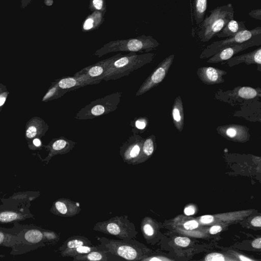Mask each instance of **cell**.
Here are the masks:
<instances>
[{
  "label": "cell",
  "mask_w": 261,
  "mask_h": 261,
  "mask_svg": "<svg viewBox=\"0 0 261 261\" xmlns=\"http://www.w3.org/2000/svg\"><path fill=\"white\" fill-rule=\"evenodd\" d=\"M155 55L154 53L137 54L133 52L122 55L111 64L102 80H115L127 76L134 70L151 62Z\"/></svg>",
  "instance_id": "1"
},
{
  "label": "cell",
  "mask_w": 261,
  "mask_h": 261,
  "mask_svg": "<svg viewBox=\"0 0 261 261\" xmlns=\"http://www.w3.org/2000/svg\"><path fill=\"white\" fill-rule=\"evenodd\" d=\"M210 15L203 19L198 26L196 34L202 42L210 41L234 18V10L231 4L215 8L210 11Z\"/></svg>",
  "instance_id": "2"
},
{
  "label": "cell",
  "mask_w": 261,
  "mask_h": 261,
  "mask_svg": "<svg viewBox=\"0 0 261 261\" xmlns=\"http://www.w3.org/2000/svg\"><path fill=\"white\" fill-rule=\"evenodd\" d=\"M159 45L158 41L151 36L141 35L127 39L110 41L97 49L94 55L101 57L107 54L116 51L148 53Z\"/></svg>",
  "instance_id": "3"
},
{
  "label": "cell",
  "mask_w": 261,
  "mask_h": 261,
  "mask_svg": "<svg viewBox=\"0 0 261 261\" xmlns=\"http://www.w3.org/2000/svg\"><path fill=\"white\" fill-rule=\"evenodd\" d=\"M103 250L128 260H141L147 255L145 246L135 239L114 240L96 237Z\"/></svg>",
  "instance_id": "4"
},
{
  "label": "cell",
  "mask_w": 261,
  "mask_h": 261,
  "mask_svg": "<svg viewBox=\"0 0 261 261\" xmlns=\"http://www.w3.org/2000/svg\"><path fill=\"white\" fill-rule=\"evenodd\" d=\"M93 229L122 240L135 239L138 233L135 224L126 215L116 216L109 220L98 222L94 225Z\"/></svg>",
  "instance_id": "5"
},
{
  "label": "cell",
  "mask_w": 261,
  "mask_h": 261,
  "mask_svg": "<svg viewBox=\"0 0 261 261\" xmlns=\"http://www.w3.org/2000/svg\"><path fill=\"white\" fill-rule=\"evenodd\" d=\"M122 94L116 92L91 101L77 112L75 118L91 119L114 111L120 102Z\"/></svg>",
  "instance_id": "6"
},
{
  "label": "cell",
  "mask_w": 261,
  "mask_h": 261,
  "mask_svg": "<svg viewBox=\"0 0 261 261\" xmlns=\"http://www.w3.org/2000/svg\"><path fill=\"white\" fill-rule=\"evenodd\" d=\"M259 34H261V27H260L250 30L241 31L233 37L212 42L203 49L199 58L201 59L208 58L227 47L243 43Z\"/></svg>",
  "instance_id": "7"
},
{
  "label": "cell",
  "mask_w": 261,
  "mask_h": 261,
  "mask_svg": "<svg viewBox=\"0 0 261 261\" xmlns=\"http://www.w3.org/2000/svg\"><path fill=\"white\" fill-rule=\"evenodd\" d=\"M174 58V55L172 54L160 62L140 86L135 96L136 97L140 96L159 85L167 75Z\"/></svg>",
  "instance_id": "8"
},
{
  "label": "cell",
  "mask_w": 261,
  "mask_h": 261,
  "mask_svg": "<svg viewBox=\"0 0 261 261\" xmlns=\"http://www.w3.org/2000/svg\"><path fill=\"white\" fill-rule=\"evenodd\" d=\"M261 44V34L253 36L243 43L227 47L209 58L208 63H218L226 61L237 54L248 48Z\"/></svg>",
  "instance_id": "9"
},
{
  "label": "cell",
  "mask_w": 261,
  "mask_h": 261,
  "mask_svg": "<svg viewBox=\"0 0 261 261\" xmlns=\"http://www.w3.org/2000/svg\"><path fill=\"white\" fill-rule=\"evenodd\" d=\"M144 138L133 133L120 147L119 153L123 161L129 165H135L142 149Z\"/></svg>",
  "instance_id": "10"
},
{
  "label": "cell",
  "mask_w": 261,
  "mask_h": 261,
  "mask_svg": "<svg viewBox=\"0 0 261 261\" xmlns=\"http://www.w3.org/2000/svg\"><path fill=\"white\" fill-rule=\"evenodd\" d=\"M122 54L118 53L109 58L102 60L94 64L86 67L74 75L84 74L94 81L95 84H98L102 80L103 75L111 65Z\"/></svg>",
  "instance_id": "11"
},
{
  "label": "cell",
  "mask_w": 261,
  "mask_h": 261,
  "mask_svg": "<svg viewBox=\"0 0 261 261\" xmlns=\"http://www.w3.org/2000/svg\"><path fill=\"white\" fill-rule=\"evenodd\" d=\"M216 130L218 134L230 140L245 142L250 138L249 129L241 124H231L219 126Z\"/></svg>",
  "instance_id": "12"
},
{
  "label": "cell",
  "mask_w": 261,
  "mask_h": 261,
  "mask_svg": "<svg viewBox=\"0 0 261 261\" xmlns=\"http://www.w3.org/2000/svg\"><path fill=\"white\" fill-rule=\"evenodd\" d=\"M82 209L80 203L68 198H62L55 201L51 212L55 215L63 217H71L79 214Z\"/></svg>",
  "instance_id": "13"
},
{
  "label": "cell",
  "mask_w": 261,
  "mask_h": 261,
  "mask_svg": "<svg viewBox=\"0 0 261 261\" xmlns=\"http://www.w3.org/2000/svg\"><path fill=\"white\" fill-rule=\"evenodd\" d=\"M196 73L201 82L206 85H212L221 84L225 80L223 76L227 71L211 66H203L197 69Z\"/></svg>",
  "instance_id": "14"
},
{
  "label": "cell",
  "mask_w": 261,
  "mask_h": 261,
  "mask_svg": "<svg viewBox=\"0 0 261 261\" xmlns=\"http://www.w3.org/2000/svg\"><path fill=\"white\" fill-rule=\"evenodd\" d=\"M55 81L59 88L66 93L86 85L95 84L93 80L84 74L64 77Z\"/></svg>",
  "instance_id": "15"
},
{
  "label": "cell",
  "mask_w": 261,
  "mask_h": 261,
  "mask_svg": "<svg viewBox=\"0 0 261 261\" xmlns=\"http://www.w3.org/2000/svg\"><path fill=\"white\" fill-rule=\"evenodd\" d=\"M76 143L63 136L53 139L46 146L49 151L48 158L56 155L66 154L71 151Z\"/></svg>",
  "instance_id": "16"
},
{
  "label": "cell",
  "mask_w": 261,
  "mask_h": 261,
  "mask_svg": "<svg viewBox=\"0 0 261 261\" xmlns=\"http://www.w3.org/2000/svg\"><path fill=\"white\" fill-rule=\"evenodd\" d=\"M244 63L247 65H261V48H258L243 55L232 57L229 59L223 61L222 65H225L229 67Z\"/></svg>",
  "instance_id": "17"
},
{
  "label": "cell",
  "mask_w": 261,
  "mask_h": 261,
  "mask_svg": "<svg viewBox=\"0 0 261 261\" xmlns=\"http://www.w3.org/2000/svg\"><path fill=\"white\" fill-rule=\"evenodd\" d=\"M48 129V125L42 118L34 117L28 121L25 126V136L28 140L44 136Z\"/></svg>",
  "instance_id": "18"
},
{
  "label": "cell",
  "mask_w": 261,
  "mask_h": 261,
  "mask_svg": "<svg viewBox=\"0 0 261 261\" xmlns=\"http://www.w3.org/2000/svg\"><path fill=\"white\" fill-rule=\"evenodd\" d=\"M72 260L73 261H120L124 259L107 250H98L86 254L74 256Z\"/></svg>",
  "instance_id": "19"
},
{
  "label": "cell",
  "mask_w": 261,
  "mask_h": 261,
  "mask_svg": "<svg viewBox=\"0 0 261 261\" xmlns=\"http://www.w3.org/2000/svg\"><path fill=\"white\" fill-rule=\"evenodd\" d=\"M105 14V13L101 11H93L83 21L82 32L85 33L97 29L104 21Z\"/></svg>",
  "instance_id": "20"
},
{
  "label": "cell",
  "mask_w": 261,
  "mask_h": 261,
  "mask_svg": "<svg viewBox=\"0 0 261 261\" xmlns=\"http://www.w3.org/2000/svg\"><path fill=\"white\" fill-rule=\"evenodd\" d=\"M171 114L175 127L179 132H181L184 125V112L183 103L180 96H177L174 99Z\"/></svg>",
  "instance_id": "21"
},
{
  "label": "cell",
  "mask_w": 261,
  "mask_h": 261,
  "mask_svg": "<svg viewBox=\"0 0 261 261\" xmlns=\"http://www.w3.org/2000/svg\"><path fill=\"white\" fill-rule=\"evenodd\" d=\"M245 30H247V28L244 21H238L233 19L230 20L215 36L218 38H229Z\"/></svg>",
  "instance_id": "22"
},
{
  "label": "cell",
  "mask_w": 261,
  "mask_h": 261,
  "mask_svg": "<svg viewBox=\"0 0 261 261\" xmlns=\"http://www.w3.org/2000/svg\"><path fill=\"white\" fill-rule=\"evenodd\" d=\"M82 245H93L91 240L88 238L81 235L72 236L66 240L59 248L61 251L65 250L76 248Z\"/></svg>",
  "instance_id": "23"
},
{
  "label": "cell",
  "mask_w": 261,
  "mask_h": 261,
  "mask_svg": "<svg viewBox=\"0 0 261 261\" xmlns=\"http://www.w3.org/2000/svg\"><path fill=\"white\" fill-rule=\"evenodd\" d=\"M155 137L152 135L144 139L141 153L135 165L142 163L153 153Z\"/></svg>",
  "instance_id": "24"
},
{
  "label": "cell",
  "mask_w": 261,
  "mask_h": 261,
  "mask_svg": "<svg viewBox=\"0 0 261 261\" xmlns=\"http://www.w3.org/2000/svg\"><path fill=\"white\" fill-rule=\"evenodd\" d=\"M232 96L245 99H253L260 96V88H254L249 86L235 87L231 91Z\"/></svg>",
  "instance_id": "25"
},
{
  "label": "cell",
  "mask_w": 261,
  "mask_h": 261,
  "mask_svg": "<svg viewBox=\"0 0 261 261\" xmlns=\"http://www.w3.org/2000/svg\"><path fill=\"white\" fill-rule=\"evenodd\" d=\"M98 250H103L99 244L97 246L93 245H82L76 248L61 251L60 254L63 257H73L79 255L86 254L91 251Z\"/></svg>",
  "instance_id": "26"
},
{
  "label": "cell",
  "mask_w": 261,
  "mask_h": 261,
  "mask_svg": "<svg viewBox=\"0 0 261 261\" xmlns=\"http://www.w3.org/2000/svg\"><path fill=\"white\" fill-rule=\"evenodd\" d=\"M206 8L207 0L193 1V13L195 20L197 25L202 22Z\"/></svg>",
  "instance_id": "27"
},
{
  "label": "cell",
  "mask_w": 261,
  "mask_h": 261,
  "mask_svg": "<svg viewBox=\"0 0 261 261\" xmlns=\"http://www.w3.org/2000/svg\"><path fill=\"white\" fill-rule=\"evenodd\" d=\"M66 92L61 90L58 86L56 81L52 83L47 92L44 95L42 99L43 102H46L58 98L63 96Z\"/></svg>",
  "instance_id": "28"
},
{
  "label": "cell",
  "mask_w": 261,
  "mask_h": 261,
  "mask_svg": "<svg viewBox=\"0 0 261 261\" xmlns=\"http://www.w3.org/2000/svg\"><path fill=\"white\" fill-rule=\"evenodd\" d=\"M141 230L144 237L148 239L154 234V228L150 220L147 218H144L141 223Z\"/></svg>",
  "instance_id": "29"
},
{
  "label": "cell",
  "mask_w": 261,
  "mask_h": 261,
  "mask_svg": "<svg viewBox=\"0 0 261 261\" xmlns=\"http://www.w3.org/2000/svg\"><path fill=\"white\" fill-rule=\"evenodd\" d=\"M43 238L42 232L37 229L30 230L25 234V239L28 242L32 243H37L41 241Z\"/></svg>",
  "instance_id": "30"
},
{
  "label": "cell",
  "mask_w": 261,
  "mask_h": 261,
  "mask_svg": "<svg viewBox=\"0 0 261 261\" xmlns=\"http://www.w3.org/2000/svg\"><path fill=\"white\" fill-rule=\"evenodd\" d=\"M89 8L92 12L98 11L105 13L107 10L106 0H90Z\"/></svg>",
  "instance_id": "31"
},
{
  "label": "cell",
  "mask_w": 261,
  "mask_h": 261,
  "mask_svg": "<svg viewBox=\"0 0 261 261\" xmlns=\"http://www.w3.org/2000/svg\"><path fill=\"white\" fill-rule=\"evenodd\" d=\"M19 218V215L14 212L5 211L0 213V222H9Z\"/></svg>",
  "instance_id": "32"
},
{
  "label": "cell",
  "mask_w": 261,
  "mask_h": 261,
  "mask_svg": "<svg viewBox=\"0 0 261 261\" xmlns=\"http://www.w3.org/2000/svg\"><path fill=\"white\" fill-rule=\"evenodd\" d=\"M148 124V119L145 117H140L133 120V124H131L133 128L139 130H144Z\"/></svg>",
  "instance_id": "33"
},
{
  "label": "cell",
  "mask_w": 261,
  "mask_h": 261,
  "mask_svg": "<svg viewBox=\"0 0 261 261\" xmlns=\"http://www.w3.org/2000/svg\"><path fill=\"white\" fill-rule=\"evenodd\" d=\"M205 260L206 261H222L225 260V258L221 253H211L206 256Z\"/></svg>",
  "instance_id": "34"
},
{
  "label": "cell",
  "mask_w": 261,
  "mask_h": 261,
  "mask_svg": "<svg viewBox=\"0 0 261 261\" xmlns=\"http://www.w3.org/2000/svg\"><path fill=\"white\" fill-rule=\"evenodd\" d=\"M44 236L46 240L54 242H57L60 240V237L55 232L51 231H45Z\"/></svg>",
  "instance_id": "35"
},
{
  "label": "cell",
  "mask_w": 261,
  "mask_h": 261,
  "mask_svg": "<svg viewBox=\"0 0 261 261\" xmlns=\"http://www.w3.org/2000/svg\"><path fill=\"white\" fill-rule=\"evenodd\" d=\"M174 242L178 246L185 247L188 246L190 243V240L187 237H177L174 239Z\"/></svg>",
  "instance_id": "36"
},
{
  "label": "cell",
  "mask_w": 261,
  "mask_h": 261,
  "mask_svg": "<svg viewBox=\"0 0 261 261\" xmlns=\"http://www.w3.org/2000/svg\"><path fill=\"white\" fill-rule=\"evenodd\" d=\"M184 226L186 229L192 230L196 228L198 226V223L195 220H191L186 222Z\"/></svg>",
  "instance_id": "37"
},
{
  "label": "cell",
  "mask_w": 261,
  "mask_h": 261,
  "mask_svg": "<svg viewBox=\"0 0 261 261\" xmlns=\"http://www.w3.org/2000/svg\"><path fill=\"white\" fill-rule=\"evenodd\" d=\"M8 94L9 92L7 90H5L0 93V111L6 101Z\"/></svg>",
  "instance_id": "38"
},
{
  "label": "cell",
  "mask_w": 261,
  "mask_h": 261,
  "mask_svg": "<svg viewBox=\"0 0 261 261\" xmlns=\"http://www.w3.org/2000/svg\"><path fill=\"white\" fill-rule=\"evenodd\" d=\"M214 220V217L211 215H204L201 217L200 221L202 223L208 224L212 222Z\"/></svg>",
  "instance_id": "39"
},
{
  "label": "cell",
  "mask_w": 261,
  "mask_h": 261,
  "mask_svg": "<svg viewBox=\"0 0 261 261\" xmlns=\"http://www.w3.org/2000/svg\"><path fill=\"white\" fill-rule=\"evenodd\" d=\"M249 15L251 17L255 19H257L258 20H261V11L260 9L252 10L249 13Z\"/></svg>",
  "instance_id": "40"
},
{
  "label": "cell",
  "mask_w": 261,
  "mask_h": 261,
  "mask_svg": "<svg viewBox=\"0 0 261 261\" xmlns=\"http://www.w3.org/2000/svg\"><path fill=\"white\" fill-rule=\"evenodd\" d=\"M252 225L255 227L261 226V217L260 216H257L254 217L251 221Z\"/></svg>",
  "instance_id": "41"
},
{
  "label": "cell",
  "mask_w": 261,
  "mask_h": 261,
  "mask_svg": "<svg viewBox=\"0 0 261 261\" xmlns=\"http://www.w3.org/2000/svg\"><path fill=\"white\" fill-rule=\"evenodd\" d=\"M195 212V208L192 205L186 207L184 210V213L187 216L193 215Z\"/></svg>",
  "instance_id": "42"
},
{
  "label": "cell",
  "mask_w": 261,
  "mask_h": 261,
  "mask_svg": "<svg viewBox=\"0 0 261 261\" xmlns=\"http://www.w3.org/2000/svg\"><path fill=\"white\" fill-rule=\"evenodd\" d=\"M222 230L221 226L219 225L213 226L210 229V233L212 234H216L220 232Z\"/></svg>",
  "instance_id": "43"
},
{
  "label": "cell",
  "mask_w": 261,
  "mask_h": 261,
  "mask_svg": "<svg viewBox=\"0 0 261 261\" xmlns=\"http://www.w3.org/2000/svg\"><path fill=\"white\" fill-rule=\"evenodd\" d=\"M252 246L255 248H261V239L260 238L255 239L252 243Z\"/></svg>",
  "instance_id": "44"
},
{
  "label": "cell",
  "mask_w": 261,
  "mask_h": 261,
  "mask_svg": "<svg viewBox=\"0 0 261 261\" xmlns=\"http://www.w3.org/2000/svg\"><path fill=\"white\" fill-rule=\"evenodd\" d=\"M32 143L36 147H39L42 145L41 141L38 137L33 138Z\"/></svg>",
  "instance_id": "45"
},
{
  "label": "cell",
  "mask_w": 261,
  "mask_h": 261,
  "mask_svg": "<svg viewBox=\"0 0 261 261\" xmlns=\"http://www.w3.org/2000/svg\"><path fill=\"white\" fill-rule=\"evenodd\" d=\"M33 0H20V7L21 9L25 8Z\"/></svg>",
  "instance_id": "46"
},
{
  "label": "cell",
  "mask_w": 261,
  "mask_h": 261,
  "mask_svg": "<svg viewBox=\"0 0 261 261\" xmlns=\"http://www.w3.org/2000/svg\"><path fill=\"white\" fill-rule=\"evenodd\" d=\"M239 257L240 259L243 261L252 260L251 259L247 258V257H246L244 256L241 255H239Z\"/></svg>",
  "instance_id": "47"
},
{
  "label": "cell",
  "mask_w": 261,
  "mask_h": 261,
  "mask_svg": "<svg viewBox=\"0 0 261 261\" xmlns=\"http://www.w3.org/2000/svg\"><path fill=\"white\" fill-rule=\"evenodd\" d=\"M53 0H45L44 4L48 6H51L53 4Z\"/></svg>",
  "instance_id": "48"
},
{
  "label": "cell",
  "mask_w": 261,
  "mask_h": 261,
  "mask_svg": "<svg viewBox=\"0 0 261 261\" xmlns=\"http://www.w3.org/2000/svg\"><path fill=\"white\" fill-rule=\"evenodd\" d=\"M5 90H7L6 86L0 83V93Z\"/></svg>",
  "instance_id": "49"
},
{
  "label": "cell",
  "mask_w": 261,
  "mask_h": 261,
  "mask_svg": "<svg viewBox=\"0 0 261 261\" xmlns=\"http://www.w3.org/2000/svg\"><path fill=\"white\" fill-rule=\"evenodd\" d=\"M4 234L3 233L0 231V244H2L4 240Z\"/></svg>",
  "instance_id": "50"
}]
</instances>
